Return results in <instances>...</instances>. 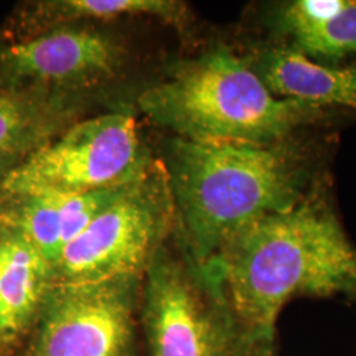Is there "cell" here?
<instances>
[{"label":"cell","mask_w":356,"mask_h":356,"mask_svg":"<svg viewBox=\"0 0 356 356\" xmlns=\"http://www.w3.org/2000/svg\"><path fill=\"white\" fill-rule=\"evenodd\" d=\"M201 267L243 329L275 348L277 318L291 298L353 291L356 250L334 211L310 194L248 225Z\"/></svg>","instance_id":"cell-1"},{"label":"cell","mask_w":356,"mask_h":356,"mask_svg":"<svg viewBox=\"0 0 356 356\" xmlns=\"http://www.w3.org/2000/svg\"><path fill=\"white\" fill-rule=\"evenodd\" d=\"M159 160L176 206L178 241L198 266L254 220L302 201L310 178L305 154L286 140L251 145L175 136Z\"/></svg>","instance_id":"cell-2"},{"label":"cell","mask_w":356,"mask_h":356,"mask_svg":"<svg viewBox=\"0 0 356 356\" xmlns=\"http://www.w3.org/2000/svg\"><path fill=\"white\" fill-rule=\"evenodd\" d=\"M138 106L179 139L251 145L285 141L322 111L275 97L252 65L226 45L178 64L168 79L141 92Z\"/></svg>","instance_id":"cell-3"},{"label":"cell","mask_w":356,"mask_h":356,"mask_svg":"<svg viewBox=\"0 0 356 356\" xmlns=\"http://www.w3.org/2000/svg\"><path fill=\"white\" fill-rule=\"evenodd\" d=\"M172 238V236H170ZM148 268L140 319L149 356H275L235 318L214 279L200 267L175 232Z\"/></svg>","instance_id":"cell-4"},{"label":"cell","mask_w":356,"mask_h":356,"mask_svg":"<svg viewBox=\"0 0 356 356\" xmlns=\"http://www.w3.org/2000/svg\"><path fill=\"white\" fill-rule=\"evenodd\" d=\"M177 229L165 169L159 159L106 207L51 267V284L144 277L161 245Z\"/></svg>","instance_id":"cell-5"},{"label":"cell","mask_w":356,"mask_h":356,"mask_svg":"<svg viewBox=\"0 0 356 356\" xmlns=\"http://www.w3.org/2000/svg\"><path fill=\"white\" fill-rule=\"evenodd\" d=\"M156 161L135 118L108 113L78 122L13 168L0 195H79L127 185Z\"/></svg>","instance_id":"cell-6"},{"label":"cell","mask_w":356,"mask_h":356,"mask_svg":"<svg viewBox=\"0 0 356 356\" xmlns=\"http://www.w3.org/2000/svg\"><path fill=\"white\" fill-rule=\"evenodd\" d=\"M143 280L51 284L26 356H138Z\"/></svg>","instance_id":"cell-7"},{"label":"cell","mask_w":356,"mask_h":356,"mask_svg":"<svg viewBox=\"0 0 356 356\" xmlns=\"http://www.w3.org/2000/svg\"><path fill=\"white\" fill-rule=\"evenodd\" d=\"M123 49L114 38L88 28L60 26L0 44V85L54 92L110 79Z\"/></svg>","instance_id":"cell-8"},{"label":"cell","mask_w":356,"mask_h":356,"mask_svg":"<svg viewBox=\"0 0 356 356\" xmlns=\"http://www.w3.org/2000/svg\"><path fill=\"white\" fill-rule=\"evenodd\" d=\"M131 184L67 197L0 195V223L22 232L51 270L65 247Z\"/></svg>","instance_id":"cell-9"},{"label":"cell","mask_w":356,"mask_h":356,"mask_svg":"<svg viewBox=\"0 0 356 356\" xmlns=\"http://www.w3.org/2000/svg\"><path fill=\"white\" fill-rule=\"evenodd\" d=\"M51 286V267L17 229L0 223V351L20 343L35 326Z\"/></svg>","instance_id":"cell-10"},{"label":"cell","mask_w":356,"mask_h":356,"mask_svg":"<svg viewBox=\"0 0 356 356\" xmlns=\"http://www.w3.org/2000/svg\"><path fill=\"white\" fill-rule=\"evenodd\" d=\"M275 97L318 107L356 108V66L331 67L314 63L296 48H276L252 66Z\"/></svg>","instance_id":"cell-11"},{"label":"cell","mask_w":356,"mask_h":356,"mask_svg":"<svg viewBox=\"0 0 356 356\" xmlns=\"http://www.w3.org/2000/svg\"><path fill=\"white\" fill-rule=\"evenodd\" d=\"M74 110L64 92L0 85V153L26 159L70 127Z\"/></svg>","instance_id":"cell-12"},{"label":"cell","mask_w":356,"mask_h":356,"mask_svg":"<svg viewBox=\"0 0 356 356\" xmlns=\"http://www.w3.org/2000/svg\"><path fill=\"white\" fill-rule=\"evenodd\" d=\"M153 16L178 29L189 23L188 7L176 0H40L20 7L7 31L20 38L76 22H103L123 16Z\"/></svg>","instance_id":"cell-13"},{"label":"cell","mask_w":356,"mask_h":356,"mask_svg":"<svg viewBox=\"0 0 356 356\" xmlns=\"http://www.w3.org/2000/svg\"><path fill=\"white\" fill-rule=\"evenodd\" d=\"M276 23L305 56L334 63L356 53V0H294Z\"/></svg>","instance_id":"cell-14"},{"label":"cell","mask_w":356,"mask_h":356,"mask_svg":"<svg viewBox=\"0 0 356 356\" xmlns=\"http://www.w3.org/2000/svg\"><path fill=\"white\" fill-rule=\"evenodd\" d=\"M24 159L11 156V154H6V153H0V186L4 181L6 176L13 170L15 166L20 164Z\"/></svg>","instance_id":"cell-15"},{"label":"cell","mask_w":356,"mask_h":356,"mask_svg":"<svg viewBox=\"0 0 356 356\" xmlns=\"http://www.w3.org/2000/svg\"><path fill=\"white\" fill-rule=\"evenodd\" d=\"M353 291H355V292H356V277H355V284H354V288H353Z\"/></svg>","instance_id":"cell-16"},{"label":"cell","mask_w":356,"mask_h":356,"mask_svg":"<svg viewBox=\"0 0 356 356\" xmlns=\"http://www.w3.org/2000/svg\"><path fill=\"white\" fill-rule=\"evenodd\" d=\"M0 353H1V351H0Z\"/></svg>","instance_id":"cell-17"}]
</instances>
